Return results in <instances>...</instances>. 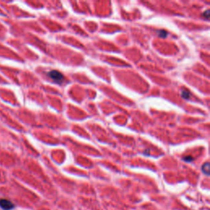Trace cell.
<instances>
[{
    "instance_id": "4",
    "label": "cell",
    "mask_w": 210,
    "mask_h": 210,
    "mask_svg": "<svg viewBox=\"0 0 210 210\" xmlns=\"http://www.w3.org/2000/svg\"><path fill=\"white\" fill-rule=\"evenodd\" d=\"M181 96H182L184 99H188L189 97H190V93H189L188 91H182V92H181Z\"/></svg>"
},
{
    "instance_id": "1",
    "label": "cell",
    "mask_w": 210,
    "mask_h": 210,
    "mask_svg": "<svg viewBox=\"0 0 210 210\" xmlns=\"http://www.w3.org/2000/svg\"><path fill=\"white\" fill-rule=\"evenodd\" d=\"M48 76L50 77V78L56 83L61 84L63 83L65 80L64 78V76L61 72H59V71H56V70H53V71H50L48 73Z\"/></svg>"
},
{
    "instance_id": "7",
    "label": "cell",
    "mask_w": 210,
    "mask_h": 210,
    "mask_svg": "<svg viewBox=\"0 0 210 210\" xmlns=\"http://www.w3.org/2000/svg\"><path fill=\"white\" fill-rule=\"evenodd\" d=\"M204 15L206 18L208 19V17H209V10H207V11H206V12H204Z\"/></svg>"
},
{
    "instance_id": "2",
    "label": "cell",
    "mask_w": 210,
    "mask_h": 210,
    "mask_svg": "<svg viewBox=\"0 0 210 210\" xmlns=\"http://www.w3.org/2000/svg\"><path fill=\"white\" fill-rule=\"evenodd\" d=\"M0 207L4 210H12L14 208V204L7 199H0Z\"/></svg>"
},
{
    "instance_id": "6",
    "label": "cell",
    "mask_w": 210,
    "mask_h": 210,
    "mask_svg": "<svg viewBox=\"0 0 210 210\" xmlns=\"http://www.w3.org/2000/svg\"><path fill=\"white\" fill-rule=\"evenodd\" d=\"M183 160H185L186 162H191V161H193V158L191 156H185L183 158Z\"/></svg>"
},
{
    "instance_id": "3",
    "label": "cell",
    "mask_w": 210,
    "mask_h": 210,
    "mask_svg": "<svg viewBox=\"0 0 210 210\" xmlns=\"http://www.w3.org/2000/svg\"><path fill=\"white\" fill-rule=\"evenodd\" d=\"M202 171H203V172H204L206 175H208V174H209V164H208V163H206V164H204L203 167H202Z\"/></svg>"
},
{
    "instance_id": "5",
    "label": "cell",
    "mask_w": 210,
    "mask_h": 210,
    "mask_svg": "<svg viewBox=\"0 0 210 210\" xmlns=\"http://www.w3.org/2000/svg\"><path fill=\"white\" fill-rule=\"evenodd\" d=\"M159 35L160 37H163V38H164V37H166L167 35H168V32H167L166 30H159Z\"/></svg>"
}]
</instances>
